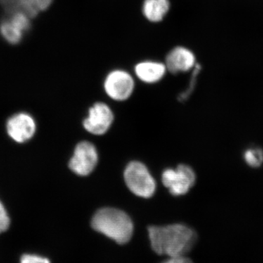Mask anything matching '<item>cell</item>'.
<instances>
[{
    "mask_svg": "<svg viewBox=\"0 0 263 263\" xmlns=\"http://www.w3.org/2000/svg\"><path fill=\"white\" fill-rule=\"evenodd\" d=\"M167 70L171 73L178 74L187 72L194 69L196 64V57L191 50L183 46L173 48L165 59Z\"/></svg>",
    "mask_w": 263,
    "mask_h": 263,
    "instance_id": "cell-9",
    "label": "cell"
},
{
    "mask_svg": "<svg viewBox=\"0 0 263 263\" xmlns=\"http://www.w3.org/2000/svg\"><path fill=\"white\" fill-rule=\"evenodd\" d=\"M20 263H51L49 259L34 255V254H24L21 258Z\"/></svg>",
    "mask_w": 263,
    "mask_h": 263,
    "instance_id": "cell-17",
    "label": "cell"
},
{
    "mask_svg": "<svg viewBox=\"0 0 263 263\" xmlns=\"http://www.w3.org/2000/svg\"><path fill=\"white\" fill-rule=\"evenodd\" d=\"M196 176L191 167L180 164L176 169H167L162 176V183L175 196L185 195L195 183Z\"/></svg>",
    "mask_w": 263,
    "mask_h": 263,
    "instance_id": "cell-4",
    "label": "cell"
},
{
    "mask_svg": "<svg viewBox=\"0 0 263 263\" xmlns=\"http://www.w3.org/2000/svg\"><path fill=\"white\" fill-rule=\"evenodd\" d=\"M135 82L133 78L127 71L115 70L107 76L104 82L105 92L118 101L126 100L133 94Z\"/></svg>",
    "mask_w": 263,
    "mask_h": 263,
    "instance_id": "cell-6",
    "label": "cell"
},
{
    "mask_svg": "<svg viewBox=\"0 0 263 263\" xmlns=\"http://www.w3.org/2000/svg\"><path fill=\"white\" fill-rule=\"evenodd\" d=\"M0 2L11 13L22 12L32 18L35 16L38 12L48 8L52 0H0Z\"/></svg>",
    "mask_w": 263,
    "mask_h": 263,
    "instance_id": "cell-11",
    "label": "cell"
},
{
    "mask_svg": "<svg viewBox=\"0 0 263 263\" xmlns=\"http://www.w3.org/2000/svg\"><path fill=\"white\" fill-rule=\"evenodd\" d=\"M171 8L169 0H144L142 8L147 20L153 23L162 22Z\"/></svg>",
    "mask_w": 263,
    "mask_h": 263,
    "instance_id": "cell-12",
    "label": "cell"
},
{
    "mask_svg": "<svg viewBox=\"0 0 263 263\" xmlns=\"http://www.w3.org/2000/svg\"><path fill=\"white\" fill-rule=\"evenodd\" d=\"M0 32L8 42L15 44L22 41L23 31L10 19L5 20L0 25Z\"/></svg>",
    "mask_w": 263,
    "mask_h": 263,
    "instance_id": "cell-13",
    "label": "cell"
},
{
    "mask_svg": "<svg viewBox=\"0 0 263 263\" xmlns=\"http://www.w3.org/2000/svg\"><path fill=\"white\" fill-rule=\"evenodd\" d=\"M245 159L251 167H259L263 162V152L259 148H250L245 152Z\"/></svg>",
    "mask_w": 263,
    "mask_h": 263,
    "instance_id": "cell-14",
    "label": "cell"
},
{
    "mask_svg": "<svg viewBox=\"0 0 263 263\" xmlns=\"http://www.w3.org/2000/svg\"><path fill=\"white\" fill-rule=\"evenodd\" d=\"M113 121L114 114L106 104L95 103L89 109V116L84 122V127L91 134L100 136L108 130Z\"/></svg>",
    "mask_w": 263,
    "mask_h": 263,
    "instance_id": "cell-7",
    "label": "cell"
},
{
    "mask_svg": "<svg viewBox=\"0 0 263 263\" xmlns=\"http://www.w3.org/2000/svg\"><path fill=\"white\" fill-rule=\"evenodd\" d=\"M7 132L13 141L25 143L34 136L36 123L28 114L19 113L10 117L7 122Z\"/></svg>",
    "mask_w": 263,
    "mask_h": 263,
    "instance_id": "cell-8",
    "label": "cell"
},
{
    "mask_svg": "<svg viewBox=\"0 0 263 263\" xmlns=\"http://www.w3.org/2000/svg\"><path fill=\"white\" fill-rule=\"evenodd\" d=\"M91 227L119 245L129 242L134 230L130 217L123 211L114 208H104L95 213Z\"/></svg>",
    "mask_w": 263,
    "mask_h": 263,
    "instance_id": "cell-2",
    "label": "cell"
},
{
    "mask_svg": "<svg viewBox=\"0 0 263 263\" xmlns=\"http://www.w3.org/2000/svg\"><path fill=\"white\" fill-rule=\"evenodd\" d=\"M10 217L6 209L0 200V234L4 233L10 227Z\"/></svg>",
    "mask_w": 263,
    "mask_h": 263,
    "instance_id": "cell-16",
    "label": "cell"
},
{
    "mask_svg": "<svg viewBox=\"0 0 263 263\" xmlns=\"http://www.w3.org/2000/svg\"><path fill=\"white\" fill-rule=\"evenodd\" d=\"M163 263H193L191 259L185 257H171V259Z\"/></svg>",
    "mask_w": 263,
    "mask_h": 263,
    "instance_id": "cell-18",
    "label": "cell"
},
{
    "mask_svg": "<svg viewBox=\"0 0 263 263\" xmlns=\"http://www.w3.org/2000/svg\"><path fill=\"white\" fill-rule=\"evenodd\" d=\"M148 231L152 249L156 253L170 257L186 255L193 249L197 239L196 233L184 224L151 226Z\"/></svg>",
    "mask_w": 263,
    "mask_h": 263,
    "instance_id": "cell-1",
    "label": "cell"
},
{
    "mask_svg": "<svg viewBox=\"0 0 263 263\" xmlns=\"http://www.w3.org/2000/svg\"><path fill=\"white\" fill-rule=\"evenodd\" d=\"M98 162V155L92 143L83 141L76 146L69 167L79 176H88L94 171Z\"/></svg>",
    "mask_w": 263,
    "mask_h": 263,
    "instance_id": "cell-5",
    "label": "cell"
},
{
    "mask_svg": "<svg viewBox=\"0 0 263 263\" xmlns=\"http://www.w3.org/2000/svg\"><path fill=\"white\" fill-rule=\"evenodd\" d=\"M200 70H201V67L199 64H197L195 67H194L193 72V76H192L191 81H190V86H189L188 89H186V91L181 93L179 95L178 100L180 102H184L187 100V99L190 98V95L193 93L194 89H195V84H196L197 77V76L200 73Z\"/></svg>",
    "mask_w": 263,
    "mask_h": 263,
    "instance_id": "cell-15",
    "label": "cell"
},
{
    "mask_svg": "<svg viewBox=\"0 0 263 263\" xmlns=\"http://www.w3.org/2000/svg\"><path fill=\"white\" fill-rule=\"evenodd\" d=\"M124 180L127 187L137 196L148 198L155 193V179L141 162H132L128 164L124 171Z\"/></svg>",
    "mask_w": 263,
    "mask_h": 263,
    "instance_id": "cell-3",
    "label": "cell"
},
{
    "mask_svg": "<svg viewBox=\"0 0 263 263\" xmlns=\"http://www.w3.org/2000/svg\"><path fill=\"white\" fill-rule=\"evenodd\" d=\"M135 72L137 77L143 82L154 84L162 79L167 72V67L162 62L143 61L137 64Z\"/></svg>",
    "mask_w": 263,
    "mask_h": 263,
    "instance_id": "cell-10",
    "label": "cell"
}]
</instances>
